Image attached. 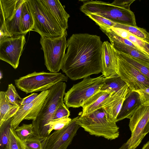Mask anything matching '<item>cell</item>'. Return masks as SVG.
I'll use <instances>...</instances> for the list:
<instances>
[{"label": "cell", "mask_w": 149, "mask_h": 149, "mask_svg": "<svg viewBox=\"0 0 149 149\" xmlns=\"http://www.w3.org/2000/svg\"><path fill=\"white\" fill-rule=\"evenodd\" d=\"M102 43L96 35L73 34L67 40L63 72L73 80L102 72Z\"/></svg>", "instance_id": "1"}, {"label": "cell", "mask_w": 149, "mask_h": 149, "mask_svg": "<svg viewBox=\"0 0 149 149\" xmlns=\"http://www.w3.org/2000/svg\"><path fill=\"white\" fill-rule=\"evenodd\" d=\"M66 87V83L61 82L49 89V94L36 119L32 120V124L36 136L43 141L49 136V124L52 121L55 111L59 105L64 102Z\"/></svg>", "instance_id": "2"}, {"label": "cell", "mask_w": 149, "mask_h": 149, "mask_svg": "<svg viewBox=\"0 0 149 149\" xmlns=\"http://www.w3.org/2000/svg\"><path fill=\"white\" fill-rule=\"evenodd\" d=\"M80 10L86 15L93 13L101 16L117 24L137 26L135 15L130 10L100 1L84 0Z\"/></svg>", "instance_id": "3"}, {"label": "cell", "mask_w": 149, "mask_h": 149, "mask_svg": "<svg viewBox=\"0 0 149 149\" xmlns=\"http://www.w3.org/2000/svg\"><path fill=\"white\" fill-rule=\"evenodd\" d=\"M26 2L34 20L33 31L41 37L52 38L67 35V31L62 29L41 0H26Z\"/></svg>", "instance_id": "4"}, {"label": "cell", "mask_w": 149, "mask_h": 149, "mask_svg": "<svg viewBox=\"0 0 149 149\" xmlns=\"http://www.w3.org/2000/svg\"><path fill=\"white\" fill-rule=\"evenodd\" d=\"M77 123L91 135L108 140L115 139L119 135L116 123L108 119L102 108L86 115L79 116Z\"/></svg>", "instance_id": "5"}, {"label": "cell", "mask_w": 149, "mask_h": 149, "mask_svg": "<svg viewBox=\"0 0 149 149\" xmlns=\"http://www.w3.org/2000/svg\"><path fill=\"white\" fill-rule=\"evenodd\" d=\"M25 1L0 0V41L14 36L23 35L21 17Z\"/></svg>", "instance_id": "6"}, {"label": "cell", "mask_w": 149, "mask_h": 149, "mask_svg": "<svg viewBox=\"0 0 149 149\" xmlns=\"http://www.w3.org/2000/svg\"><path fill=\"white\" fill-rule=\"evenodd\" d=\"M68 80V77L61 73L43 71H34L15 80L14 82L18 89L28 94L49 90L56 84Z\"/></svg>", "instance_id": "7"}, {"label": "cell", "mask_w": 149, "mask_h": 149, "mask_svg": "<svg viewBox=\"0 0 149 149\" xmlns=\"http://www.w3.org/2000/svg\"><path fill=\"white\" fill-rule=\"evenodd\" d=\"M104 78L102 75L95 78L88 76L84 78L65 93L64 103L68 108L82 107L86 101L100 91Z\"/></svg>", "instance_id": "8"}, {"label": "cell", "mask_w": 149, "mask_h": 149, "mask_svg": "<svg viewBox=\"0 0 149 149\" xmlns=\"http://www.w3.org/2000/svg\"><path fill=\"white\" fill-rule=\"evenodd\" d=\"M67 36L40 38V42L44 52L45 65L50 72L58 73L61 69L67 49Z\"/></svg>", "instance_id": "9"}, {"label": "cell", "mask_w": 149, "mask_h": 149, "mask_svg": "<svg viewBox=\"0 0 149 149\" xmlns=\"http://www.w3.org/2000/svg\"><path fill=\"white\" fill-rule=\"evenodd\" d=\"M131 135L118 149H135L144 137V129L149 119V106L141 105L130 119Z\"/></svg>", "instance_id": "10"}, {"label": "cell", "mask_w": 149, "mask_h": 149, "mask_svg": "<svg viewBox=\"0 0 149 149\" xmlns=\"http://www.w3.org/2000/svg\"><path fill=\"white\" fill-rule=\"evenodd\" d=\"M79 117L72 118L64 128L48 136L42 142L43 149H67L80 127L77 123Z\"/></svg>", "instance_id": "11"}, {"label": "cell", "mask_w": 149, "mask_h": 149, "mask_svg": "<svg viewBox=\"0 0 149 149\" xmlns=\"http://www.w3.org/2000/svg\"><path fill=\"white\" fill-rule=\"evenodd\" d=\"M26 42L23 34L8 37L0 41V59L16 69Z\"/></svg>", "instance_id": "12"}, {"label": "cell", "mask_w": 149, "mask_h": 149, "mask_svg": "<svg viewBox=\"0 0 149 149\" xmlns=\"http://www.w3.org/2000/svg\"><path fill=\"white\" fill-rule=\"evenodd\" d=\"M117 73L131 91H137L149 87V79L119 56Z\"/></svg>", "instance_id": "13"}, {"label": "cell", "mask_w": 149, "mask_h": 149, "mask_svg": "<svg viewBox=\"0 0 149 149\" xmlns=\"http://www.w3.org/2000/svg\"><path fill=\"white\" fill-rule=\"evenodd\" d=\"M119 52L111 43L105 41L102 44V75L104 78L117 74Z\"/></svg>", "instance_id": "14"}, {"label": "cell", "mask_w": 149, "mask_h": 149, "mask_svg": "<svg viewBox=\"0 0 149 149\" xmlns=\"http://www.w3.org/2000/svg\"><path fill=\"white\" fill-rule=\"evenodd\" d=\"M130 90L126 84L117 92L110 95L103 105L102 108L109 120L116 123L117 117L125 96Z\"/></svg>", "instance_id": "15"}, {"label": "cell", "mask_w": 149, "mask_h": 149, "mask_svg": "<svg viewBox=\"0 0 149 149\" xmlns=\"http://www.w3.org/2000/svg\"><path fill=\"white\" fill-rule=\"evenodd\" d=\"M141 105L139 93L130 90L127 94L116 122L125 118L130 119L136 111Z\"/></svg>", "instance_id": "16"}, {"label": "cell", "mask_w": 149, "mask_h": 149, "mask_svg": "<svg viewBox=\"0 0 149 149\" xmlns=\"http://www.w3.org/2000/svg\"><path fill=\"white\" fill-rule=\"evenodd\" d=\"M52 15L65 31L68 28L69 15L58 0H41Z\"/></svg>", "instance_id": "17"}, {"label": "cell", "mask_w": 149, "mask_h": 149, "mask_svg": "<svg viewBox=\"0 0 149 149\" xmlns=\"http://www.w3.org/2000/svg\"><path fill=\"white\" fill-rule=\"evenodd\" d=\"M110 96V94L107 92L100 91L84 103L79 116L86 115L102 108Z\"/></svg>", "instance_id": "18"}, {"label": "cell", "mask_w": 149, "mask_h": 149, "mask_svg": "<svg viewBox=\"0 0 149 149\" xmlns=\"http://www.w3.org/2000/svg\"><path fill=\"white\" fill-rule=\"evenodd\" d=\"M19 108L9 100L4 91L0 92V125L13 117Z\"/></svg>", "instance_id": "19"}, {"label": "cell", "mask_w": 149, "mask_h": 149, "mask_svg": "<svg viewBox=\"0 0 149 149\" xmlns=\"http://www.w3.org/2000/svg\"><path fill=\"white\" fill-rule=\"evenodd\" d=\"M111 44L118 52L149 63V56L142 51L121 42L109 40Z\"/></svg>", "instance_id": "20"}, {"label": "cell", "mask_w": 149, "mask_h": 149, "mask_svg": "<svg viewBox=\"0 0 149 149\" xmlns=\"http://www.w3.org/2000/svg\"><path fill=\"white\" fill-rule=\"evenodd\" d=\"M126 84L118 74L104 77L100 91L107 92L110 95L117 92Z\"/></svg>", "instance_id": "21"}, {"label": "cell", "mask_w": 149, "mask_h": 149, "mask_svg": "<svg viewBox=\"0 0 149 149\" xmlns=\"http://www.w3.org/2000/svg\"><path fill=\"white\" fill-rule=\"evenodd\" d=\"M21 24L23 34L25 35L29 31H33L34 20L26 2V0L24 3L22 10Z\"/></svg>", "instance_id": "22"}, {"label": "cell", "mask_w": 149, "mask_h": 149, "mask_svg": "<svg viewBox=\"0 0 149 149\" xmlns=\"http://www.w3.org/2000/svg\"><path fill=\"white\" fill-rule=\"evenodd\" d=\"M13 117L0 125V149H10V128Z\"/></svg>", "instance_id": "23"}, {"label": "cell", "mask_w": 149, "mask_h": 149, "mask_svg": "<svg viewBox=\"0 0 149 149\" xmlns=\"http://www.w3.org/2000/svg\"><path fill=\"white\" fill-rule=\"evenodd\" d=\"M118 52L120 57L136 68L149 79V63L145 62L121 52Z\"/></svg>", "instance_id": "24"}, {"label": "cell", "mask_w": 149, "mask_h": 149, "mask_svg": "<svg viewBox=\"0 0 149 149\" xmlns=\"http://www.w3.org/2000/svg\"><path fill=\"white\" fill-rule=\"evenodd\" d=\"M113 27L126 30L144 42L149 43V33L145 29L135 26L116 23Z\"/></svg>", "instance_id": "25"}, {"label": "cell", "mask_w": 149, "mask_h": 149, "mask_svg": "<svg viewBox=\"0 0 149 149\" xmlns=\"http://www.w3.org/2000/svg\"><path fill=\"white\" fill-rule=\"evenodd\" d=\"M17 136L22 140L24 141L36 136L32 124H23L15 129Z\"/></svg>", "instance_id": "26"}, {"label": "cell", "mask_w": 149, "mask_h": 149, "mask_svg": "<svg viewBox=\"0 0 149 149\" xmlns=\"http://www.w3.org/2000/svg\"><path fill=\"white\" fill-rule=\"evenodd\" d=\"M86 15L94 21L101 30L110 29L114 27L116 24L113 21L97 14L89 13Z\"/></svg>", "instance_id": "27"}, {"label": "cell", "mask_w": 149, "mask_h": 149, "mask_svg": "<svg viewBox=\"0 0 149 149\" xmlns=\"http://www.w3.org/2000/svg\"><path fill=\"white\" fill-rule=\"evenodd\" d=\"M10 149H26L24 142L17 136L12 127L10 128Z\"/></svg>", "instance_id": "28"}, {"label": "cell", "mask_w": 149, "mask_h": 149, "mask_svg": "<svg viewBox=\"0 0 149 149\" xmlns=\"http://www.w3.org/2000/svg\"><path fill=\"white\" fill-rule=\"evenodd\" d=\"M4 92L10 102L19 106V103L22 98L17 93L15 86L13 84H9L7 90Z\"/></svg>", "instance_id": "29"}, {"label": "cell", "mask_w": 149, "mask_h": 149, "mask_svg": "<svg viewBox=\"0 0 149 149\" xmlns=\"http://www.w3.org/2000/svg\"><path fill=\"white\" fill-rule=\"evenodd\" d=\"M72 120L70 118H63L57 120L52 121L49 124V129L48 131L49 135L53 130H59L64 128Z\"/></svg>", "instance_id": "30"}, {"label": "cell", "mask_w": 149, "mask_h": 149, "mask_svg": "<svg viewBox=\"0 0 149 149\" xmlns=\"http://www.w3.org/2000/svg\"><path fill=\"white\" fill-rule=\"evenodd\" d=\"M70 112L64 102L59 105L54 115L52 121L69 118Z\"/></svg>", "instance_id": "31"}, {"label": "cell", "mask_w": 149, "mask_h": 149, "mask_svg": "<svg viewBox=\"0 0 149 149\" xmlns=\"http://www.w3.org/2000/svg\"><path fill=\"white\" fill-rule=\"evenodd\" d=\"M43 141L37 136L24 141L26 149H43Z\"/></svg>", "instance_id": "32"}, {"label": "cell", "mask_w": 149, "mask_h": 149, "mask_svg": "<svg viewBox=\"0 0 149 149\" xmlns=\"http://www.w3.org/2000/svg\"><path fill=\"white\" fill-rule=\"evenodd\" d=\"M127 39L130 40L142 51L149 56V50L145 45V42L131 33Z\"/></svg>", "instance_id": "33"}, {"label": "cell", "mask_w": 149, "mask_h": 149, "mask_svg": "<svg viewBox=\"0 0 149 149\" xmlns=\"http://www.w3.org/2000/svg\"><path fill=\"white\" fill-rule=\"evenodd\" d=\"M136 92L139 94L141 105L149 106V87Z\"/></svg>", "instance_id": "34"}, {"label": "cell", "mask_w": 149, "mask_h": 149, "mask_svg": "<svg viewBox=\"0 0 149 149\" xmlns=\"http://www.w3.org/2000/svg\"><path fill=\"white\" fill-rule=\"evenodd\" d=\"M135 0H116L111 3L116 6L130 10V6Z\"/></svg>", "instance_id": "35"}, {"label": "cell", "mask_w": 149, "mask_h": 149, "mask_svg": "<svg viewBox=\"0 0 149 149\" xmlns=\"http://www.w3.org/2000/svg\"><path fill=\"white\" fill-rule=\"evenodd\" d=\"M38 95V93H33L29 96L22 98L19 103V106H23L32 102L36 98Z\"/></svg>", "instance_id": "36"}, {"label": "cell", "mask_w": 149, "mask_h": 149, "mask_svg": "<svg viewBox=\"0 0 149 149\" xmlns=\"http://www.w3.org/2000/svg\"><path fill=\"white\" fill-rule=\"evenodd\" d=\"M112 30L118 35L120 37L127 39L130 33L127 31L123 29L111 27Z\"/></svg>", "instance_id": "37"}, {"label": "cell", "mask_w": 149, "mask_h": 149, "mask_svg": "<svg viewBox=\"0 0 149 149\" xmlns=\"http://www.w3.org/2000/svg\"><path fill=\"white\" fill-rule=\"evenodd\" d=\"M149 132V119L146 124L143 132V135L144 136Z\"/></svg>", "instance_id": "38"}, {"label": "cell", "mask_w": 149, "mask_h": 149, "mask_svg": "<svg viewBox=\"0 0 149 149\" xmlns=\"http://www.w3.org/2000/svg\"><path fill=\"white\" fill-rule=\"evenodd\" d=\"M142 149H149V141L144 145Z\"/></svg>", "instance_id": "39"}, {"label": "cell", "mask_w": 149, "mask_h": 149, "mask_svg": "<svg viewBox=\"0 0 149 149\" xmlns=\"http://www.w3.org/2000/svg\"><path fill=\"white\" fill-rule=\"evenodd\" d=\"M145 45L147 48L149 50V43L145 42Z\"/></svg>", "instance_id": "40"}]
</instances>
